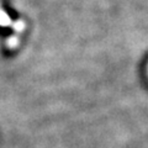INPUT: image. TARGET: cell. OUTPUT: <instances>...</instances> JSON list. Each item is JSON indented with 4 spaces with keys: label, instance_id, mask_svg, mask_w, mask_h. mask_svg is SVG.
<instances>
[{
    "label": "cell",
    "instance_id": "cell-1",
    "mask_svg": "<svg viewBox=\"0 0 148 148\" xmlns=\"http://www.w3.org/2000/svg\"><path fill=\"white\" fill-rule=\"evenodd\" d=\"M10 25H12L11 18L8 16V14L5 11L0 9V26L5 27V26H10Z\"/></svg>",
    "mask_w": 148,
    "mask_h": 148
},
{
    "label": "cell",
    "instance_id": "cell-2",
    "mask_svg": "<svg viewBox=\"0 0 148 148\" xmlns=\"http://www.w3.org/2000/svg\"><path fill=\"white\" fill-rule=\"evenodd\" d=\"M18 45V38L16 36H11V37H9V38L6 40V46H8V48H15L16 46Z\"/></svg>",
    "mask_w": 148,
    "mask_h": 148
},
{
    "label": "cell",
    "instance_id": "cell-3",
    "mask_svg": "<svg viewBox=\"0 0 148 148\" xmlns=\"http://www.w3.org/2000/svg\"><path fill=\"white\" fill-rule=\"evenodd\" d=\"M12 27H14V30H15L16 32H22L24 29H25V22L22 20H18V21L15 22V24H12Z\"/></svg>",
    "mask_w": 148,
    "mask_h": 148
}]
</instances>
